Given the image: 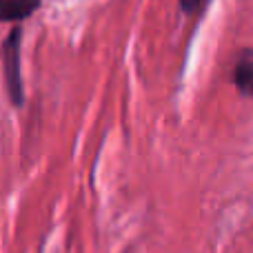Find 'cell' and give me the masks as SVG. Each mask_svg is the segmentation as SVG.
<instances>
[{
	"instance_id": "cell-1",
	"label": "cell",
	"mask_w": 253,
	"mask_h": 253,
	"mask_svg": "<svg viewBox=\"0 0 253 253\" xmlns=\"http://www.w3.org/2000/svg\"><path fill=\"white\" fill-rule=\"evenodd\" d=\"M20 27H13L2 42V65H4V84L11 98L13 107H22L25 91H22V76H20Z\"/></svg>"
},
{
	"instance_id": "cell-2",
	"label": "cell",
	"mask_w": 253,
	"mask_h": 253,
	"mask_svg": "<svg viewBox=\"0 0 253 253\" xmlns=\"http://www.w3.org/2000/svg\"><path fill=\"white\" fill-rule=\"evenodd\" d=\"M233 84L247 98H253V49H242L233 65Z\"/></svg>"
},
{
	"instance_id": "cell-3",
	"label": "cell",
	"mask_w": 253,
	"mask_h": 253,
	"mask_svg": "<svg viewBox=\"0 0 253 253\" xmlns=\"http://www.w3.org/2000/svg\"><path fill=\"white\" fill-rule=\"evenodd\" d=\"M40 7V0H0V13L4 22H20Z\"/></svg>"
},
{
	"instance_id": "cell-4",
	"label": "cell",
	"mask_w": 253,
	"mask_h": 253,
	"mask_svg": "<svg viewBox=\"0 0 253 253\" xmlns=\"http://www.w3.org/2000/svg\"><path fill=\"white\" fill-rule=\"evenodd\" d=\"M207 2H209V0H180V9H182L184 13H189V16H193V13L202 11Z\"/></svg>"
}]
</instances>
